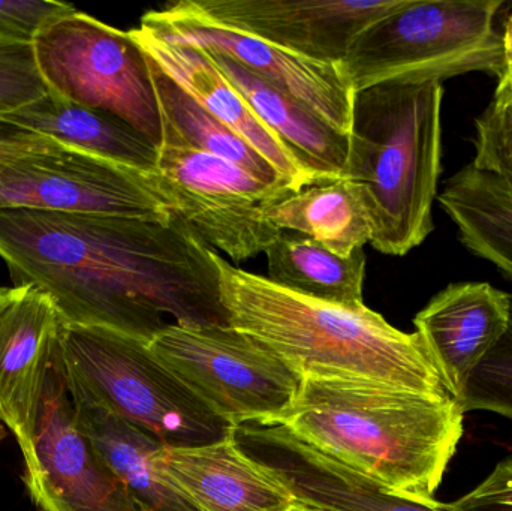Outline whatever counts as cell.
<instances>
[{
	"instance_id": "6da1fadb",
	"label": "cell",
	"mask_w": 512,
	"mask_h": 511,
	"mask_svg": "<svg viewBox=\"0 0 512 511\" xmlns=\"http://www.w3.org/2000/svg\"><path fill=\"white\" fill-rule=\"evenodd\" d=\"M12 282L47 294L63 324L153 341L168 326L231 327L216 252L176 213L77 215L0 207Z\"/></svg>"
},
{
	"instance_id": "7a4b0ae2",
	"label": "cell",
	"mask_w": 512,
	"mask_h": 511,
	"mask_svg": "<svg viewBox=\"0 0 512 511\" xmlns=\"http://www.w3.org/2000/svg\"><path fill=\"white\" fill-rule=\"evenodd\" d=\"M465 411L450 395L366 380H301L274 425L322 455L409 500L433 495L457 453Z\"/></svg>"
},
{
	"instance_id": "3957f363",
	"label": "cell",
	"mask_w": 512,
	"mask_h": 511,
	"mask_svg": "<svg viewBox=\"0 0 512 511\" xmlns=\"http://www.w3.org/2000/svg\"><path fill=\"white\" fill-rule=\"evenodd\" d=\"M230 326L279 357L300 380H366L450 395L418 333L372 309L319 302L237 269L216 254Z\"/></svg>"
},
{
	"instance_id": "277c9868",
	"label": "cell",
	"mask_w": 512,
	"mask_h": 511,
	"mask_svg": "<svg viewBox=\"0 0 512 511\" xmlns=\"http://www.w3.org/2000/svg\"><path fill=\"white\" fill-rule=\"evenodd\" d=\"M438 80H397L354 92L343 179L360 188L370 245L403 257L433 231L442 171Z\"/></svg>"
},
{
	"instance_id": "5b68a950",
	"label": "cell",
	"mask_w": 512,
	"mask_h": 511,
	"mask_svg": "<svg viewBox=\"0 0 512 511\" xmlns=\"http://www.w3.org/2000/svg\"><path fill=\"white\" fill-rule=\"evenodd\" d=\"M60 357L66 377L93 401L165 447L206 446L234 431L140 339L62 323Z\"/></svg>"
},
{
	"instance_id": "8992f818",
	"label": "cell",
	"mask_w": 512,
	"mask_h": 511,
	"mask_svg": "<svg viewBox=\"0 0 512 511\" xmlns=\"http://www.w3.org/2000/svg\"><path fill=\"white\" fill-rule=\"evenodd\" d=\"M501 0H408L370 24L339 63L352 92L397 80L502 72Z\"/></svg>"
},
{
	"instance_id": "52a82bcc",
	"label": "cell",
	"mask_w": 512,
	"mask_h": 511,
	"mask_svg": "<svg viewBox=\"0 0 512 511\" xmlns=\"http://www.w3.org/2000/svg\"><path fill=\"white\" fill-rule=\"evenodd\" d=\"M33 51L48 92L125 120L159 149L161 107L149 59L131 32L75 11L45 29Z\"/></svg>"
},
{
	"instance_id": "ba28073f",
	"label": "cell",
	"mask_w": 512,
	"mask_h": 511,
	"mask_svg": "<svg viewBox=\"0 0 512 511\" xmlns=\"http://www.w3.org/2000/svg\"><path fill=\"white\" fill-rule=\"evenodd\" d=\"M149 347L234 429L274 425L300 389V378L279 357L234 327L168 324Z\"/></svg>"
},
{
	"instance_id": "9c48e42d",
	"label": "cell",
	"mask_w": 512,
	"mask_h": 511,
	"mask_svg": "<svg viewBox=\"0 0 512 511\" xmlns=\"http://www.w3.org/2000/svg\"><path fill=\"white\" fill-rule=\"evenodd\" d=\"M149 182L206 245L234 261L254 258L279 239L282 231L268 221L265 209L294 192L168 137L162 138Z\"/></svg>"
},
{
	"instance_id": "30bf717a",
	"label": "cell",
	"mask_w": 512,
	"mask_h": 511,
	"mask_svg": "<svg viewBox=\"0 0 512 511\" xmlns=\"http://www.w3.org/2000/svg\"><path fill=\"white\" fill-rule=\"evenodd\" d=\"M0 207L129 218L171 215L149 174L53 140L0 165Z\"/></svg>"
},
{
	"instance_id": "8fae6325",
	"label": "cell",
	"mask_w": 512,
	"mask_h": 511,
	"mask_svg": "<svg viewBox=\"0 0 512 511\" xmlns=\"http://www.w3.org/2000/svg\"><path fill=\"white\" fill-rule=\"evenodd\" d=\"M24 485L39 511H146L78 428L60 357L48 371Z\"/></svg>"
},
{
	"instance_id": "7c38bea8",
	"label": "cell",
	"mask_w": 512,
	"mask_h": 511,
	"mask_svg": "<svg viewBox=\"0 0 512 511\" xmlns=\"http://www.w3.org/2000/svg\"><path fill=\"white\" fill-rule=\"evenodd\" d=\"M140 26L171 41L195 45L236 60L262 80L306 104L331 128L349 134L354 92L340 65L306 59L254 36L204 20L186 8L183 0L146 12Z\"/></svg>"
},
{
	"instance_id": "4fadbf2b",
	"label": "cell",
	"mask_w": 512,
	"mask_h": 511,
	"mask_svg": "<svg viewBox=\"0 0 512 511\" xmlns=\"http://www.w3.org/2000/svg\"><path fill=\"white\" fill-rule=\"evenodd\" d=\"M408 0H183L219 26L316 62L339 65L363 30Z\"/></svg>"
},
{
	"instance_id": "5bb4252c",
	"label": "cell",
	"mask_w": 512,
	"mask_h": 511,
	"mask_svg": "<svg viewBox=\"0 0 512 511\" xmlns=\"http://www.w3.org/2000/svg\"><path fill=\"white\" fill-rule=\"evenodd\" d=\"M62 320L33 285L0 288V422L17 440L24 465L35 459V434Z\"/></svg>"
},
{
	"instance_id": "9a60e30c",
	"label": "cell",
	"mask_w": 512,
	"mask_h": 511,
	"mask_svg": "<svg viewBox=\"0 0 512 511\" xmlns=\"http://www.w3.org/2000/svg\"><path fill=\"white\" fill-rule=\"evenodd\" d=\"M510 293L487 282L448 285L414 324L445 390L459 401L469 378L510 327Z\"/></svg>"
},
{
	"instance_id": "2e32d148",
	"label": "cell",
	"mask_w": 512,
	"mask_h": 511,
	"mask_svg": "<svg viewBox=\"0 0 512 511\" xmlns=\"http://www.w3.org/2000/svg\"><path fill=\"white\" fill-rule=\"evenodd\" d=\"M149 59L207 113L248 141L283 177L292 191L322 182L280 141L222 74L212 54L164 38L146 27L129 30Z\"/></svg>"
},
{
	"instance_id": "e0dca14e",
	"label": "cell",
	"mask_w": 512,
	"mask_h": 511,
	"mask_svg": "<svg viewBox=\"0 0 512 511\" xmlns=\"http://www.w3.org/2000/svg\"><path fill=\"white\" fill-rule=\"evenodd\" d=\"M162 467L200 511H306L271 468L255 461L234 437L200 447L167 449Z\"/></svg>"
},
{
	"instance_id": "ac0fdd59",
	"label": "cell",
	"mask_w": 512,
	"mask_h": 511,
	"mask_svg": "<svg viewBox=\"0 0 512 511\" xmlns=\"http://www.w3.org/2000/svg\"><path fill=\"white\" fill-rule=\"evenodd\" d=\"M66 383L78 428L144 510L200 511L165 473L167 447L155 435L101 407L68 377Z\"/></svg>"
},
{
	"instance_id": "d6986e66",
	"label": "cell",
	"mask_w": 512,
	"mask_h": 511,
	"mask_svg": "<svg viewBox=\"0 0 512 511\" xmlns=\"http://www.w3.org/2000/svg\"><path fill=\"white\" fill-rule=\"evenodd\" d=\"M262 462L312 507L327 511H450L436 500L417 501L396 497L378 485L289 432H279L268 444Z\"/></svg>"
},
{
	"instance_id": "ffe728a7",
	"label": "cell",
	"mask_w": 512,
	"mask_h": 511,
	"mask_svg": "<svg viewBox=\"0 0 512 511\" xmlns=\"http://www.w3.org/2000/svg\"><path fill=\"white\" fill-rule=\"evenodd\" d=\"M210 54L225 78L251 105L256 116L303 162L310 173L321 180L343 179L348 135L331 128L306 104L262 80L236 60L221 54Z\"/></svg>"
},
{
	"instance_id": "44dd1931",
	"label": "cell",
	"mask_w": 512,
	"mask_h": 511,
	"mask_svg": "<svg viewBox=\"0 0 512 511\" xmlns=\"http://www.w3.org/2000/svg\"><path fill=\"white\" fill-rule=\"evenodd\" d=\"M3 117L62 146L143 174L155 173L158 165V147L125 120L53 92Z\"/></svg>"
},
{
	"instance_id": "7402d4cb",
	"label": "cell",
	"mask_w": 512,
	"mask_h": 511,
	"mask_svg": "<svg viewBox=\"0 0 512 511\" xmlns=\"http://www.w3.org/2000/svg\"><path fill=\"white\" fill-rule=\"evenodd\" d=\"M265 216L277 230L300 234L343 258L372 240L360 188L348 179L304 186L270 204Z\"/></svg>"
},
{
	"instance_id": "603a6c76",
	"label": "cell",
	"mask_w": 512,
	"mask_h": 511,
	"mask_svg": "<svg viewBox=\"0 0 512 511\" xmlns=\"http://www.w3.org/2000/svg\"><path fill=\"white\" fill-rule=\"evenodd\" d=\"M463 245L512 281V188L474 165L451 177L439 197Z\"/></svg>"
},
{
	"instance_id": "cb8c5ba5",
	"label": "cell",
	"mask_w": 512,
	"mask_h": 511,
	"mask_svg": "<svg viewBox=\"0 0 512 511\" xmlns=\"http://www.w3.org/2000/svg\"><path fill=\"white\" fill-rule=\"evenodd\" d=\"M265 278L274 285L348 309L366 308L363 297L366 252L357 249L343 258L300 234H286L264 252Z\"/></svg>"
},
{
	"instance_id": "d4e9b609",
	"label": "cell",
	"mask_w": 512,
	"mask_h": 511,
	"mask_svg": "<svg viewBox=\"0 0 512 511\" xmlns=\"http://www.w3.org/2000/svg\"><path fill=\"white\" fill-rule=\"evenodd\" d=\"M149 65L161 107L164 137L191 149L227 159L254 174L262 182L288 186L276 168L261 153L256 152L248 141L189 98L152 59H149Z\"/></svg>"
},
{
	"instance_id": "484cf974",
	"label": "cell",
	"mask_w": 512,
	"mask_h": 511,
	"mask_svg": "<svg viewBox=\"0 0 512 511\" xmlns=\"http://www.w3.org/2000/svg\"><path fill=\"white\" fill-rule=\"evenodd\" d=\"M457 402L465 414L490 411L512 420V317L504 338L475 369Z\"/></svg>"
},
{
	"instance_id": "4316f807",
	"label": "cell",
	"mask_w": 512,
	"mask_h": 511,
	"mask_svg": "<svg viewBox=\"0 0 512 511\" xmlns=\"http://www.w3.org/2000/svg\"><path fill=\"white\" fill-rule=\"evenodd\" d=\"M48 93L33 45L0 39V116L26 107Z\"/></svg>"
},
{
	"instance_id": "83f0119b",
	"label": "cell",
	"mask_w": 512,
	"mask_h": 511,
	"mask_svg": "<svg viewBox=\"0 0 512 511\" xmlns=\"http://www.w3.org/2000/svg\"><path fill=\"white\" fill-rule=\"evenodd\" d=\"M474 167L512 188V107L493 102L475 122Z\"/></svg>"
},
{
	"instance_id": "f1b7e54d",
	"label": "cell",
	"mask_w": 512,
	"mask_h": 511,
	"mask_svg": "<svg viewBox=\"0 0 512 511\" xmlns=\"http://www.w3.org/2000/svg\"><path fill=\"white\" fill-rule=\"evenodd\" d=\"M75 11L53 0H0V39L33 45L45 29Z\"/></svg>"
},
{
	"instance_id": "f546056e",
	"label": "cell",
	"mask_w": 512,
	"mask_h": 511,
	"mask_svg": "<svg viewBox=\"0 0 512 511\" xmlns=\"http://www.w3.org/2000/svg\"><path fill=\"white\" fill-rule=\"evenodd\" d=\"M450 511H512V459H504L465 497L447 504Z\"/></svg>"
},
{
	"instance_id": "4dcf8cb0",
	"label": "cell",
	"mask_w": 512,
	"mask_h": 511,
	"mask_svg": "<svg viewBox=\"0 0 512 511\" xmlns=\"http://www.w3.org/2000/svg\"><path fill=\"white\" fill-rule=\"evenodd\" d=\"M50 138L0 116V165L48 143Z\"/></svg>"
},
{
	"instance_id": "1f68e13d",
	"label": "cell",
	"mask_w": 512,
	"mask_h": 511,
	"mask_svg": "<svg viewBox=\"0 0 512 511\" xmlns=\"http://www.w3.org/2000/svg\"><path fill=\"white\" fill-rule=\"evenodd\" d=\"M495 95L512 93V14L505 21L502 33V72Z\"/></svg>"
},
{
	"instance_id": "d6a6232c",
	"label": "cell",
	"mask_w": 512,
	"mask_h": 511,
	"mask_svg": "<svg viewBox=\"0 0 512 511\" xmlns=\"http://www.w3.org/2000/svg\"><path fill=\"white\" fill-rule=\"evenodd\" d=\"M493 102H498V104L511 105L512 107V93H507V95H495Z\"/></svg>"
},
{
	"instance_id": "836d02e7",
	"label": "cell",
	"mask_w": 512,
	"mask_h": 511,
	"mask_svg": "<svg viewBox=\"0 0 512 511\" xmlns=\"http://www.w3.org/2000/svg\"><path fill=\"white\" fill-rule=\"evenodd\" d=\"M5 435H6L5 425H3L2 422H0V443H2L3 438H5Z\"/></svg>"
},
{
	"instance_id": "e575fe53",
	"label": "cell",
	"mask_w": 512,
	"mask_h": 511,
	"mask_svg": "<svg viewBox=\"0 0 512 511\" xmlns=\"http://www.w3.org/2000/svg\"><path fill=\"white\" fill-rule=\"evenodd\" d=\"M306 511H327V510L312 509V507H310V509H309V510H306Z\"/></svg>"
},
{
	"instance_id": "d590c367",
	"label": "cell",
	"mask_w": 512,
	"mask_h": 511,
	"mask_svg": "<svg viewBox=\"0 0 512 511\" xmlns=\"http://www.w3.org/2000/svg\"><path fill=\"white\" fill-rule=\"evenodd\" d=\"M511 299H512V294H511Z\"/></svg>"
}]
</instances>
